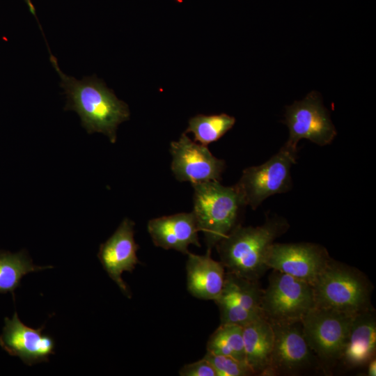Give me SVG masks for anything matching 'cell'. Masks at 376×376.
I'll return each instance as SVG.
<instances>
[{
	"instance_id": "obj_1",
	"label": "cell",
	"mask_w": 376,
	"mask_h": 376,
	"mask_svg": "<svg viewBox=\"0 0 376 376\" xmlns=\"http://www.w3.org/2000/svg\"><path fill=\"white\" fill-rule=\"evenodd\" d=\"M49 52L51 63L61 79L60 86L67 97L64 109L77 112L81 126L88 134L100 132L112 143H116L118 126L130 118L127 104L95 75L78 80L65 75L49 49Z\"/></svg>"
},
{
	"instance_id": "obj_2",
	"label": "cell",
	"mask_w": 376,
	"mask_h": 376,
	"mask_svg": "<svg viewBox=\"0 0 376 376\" xmlns=\"http://www.w3.org/2000/svg\"><path fill=\"white\" fill-rule=\"evenodd\" d=\"M288 228V221L278 216L259 226L237 225L216 246L221 263L228 272L258 281L268 269L265 258L269 246Z\"/></svg>"
},
{
	"instance_id": "obj_3",
	"label": "cell",
	"mask_w": 376,
	"mask_h": 376,
	"mask_svg": "<svg viewBox=\"0 0 376 376\" xmlns=\"http://www.w3.org/2000/svg\"><path fill=\"white\" fill-rule=\"evenodd\" d=\"M192 187V212L207 249L212 250L239 225L238 220L246 204L236 185L226 187L219 181H208Z\"/></svg>"
},
{
	"instance_id": "obj_4",
	"label": "cell",
	"mask_w": 376,
	"mask_h": 376,
	"mask_svg": "<svg viewBox=\"0 0 376 376\" xmlns=\"http://www.w3.org/2000/svg\"><path fill=\"white\" fill-rule=\"evenodd\" d=\"M315 306L355 315L373 310L372 287L357 269L330 260L312 285Z\"/></svg>"
},
{
	"instance_id": "obj_5",
	"label": "cell",
	"mask_w": 376,
	"mask_h": 376,
	"mask_svg": "<svg viewBox=\"0 0 376 376\" xmlns=\"http://www.w3.org/2000/svg\"><path fill=\"white\" fill-rule=\"evenodd\" d=\"M297 148L286 143L267 162L245 169L235 185L246 205L256 209L268 197L288 191L292 185L291 168Z\"/></svg>"
},
{
	"instance_id": "obj_6",
	"label": "cell",
	"mask_w": 376,
	"mask_h": 376,
	"mask_svg": "<svg viewBox=\"0 0 376 376\" xmlns=\"http://www.w3.org/2000/svg\"><path fill=\"white\" fill-rule=\"evenodd\" d=\"M315 306L313 286L286 274L274 270L263 290L261 310L271 322H301Z\"/></svg>"
},
{
	"instance_id": "obj_7",
	"label": "cell",
	"mask_w": 376,
	"mask_h": 376,
	"mask_svg": "<svg viewBox=\"0 0 376 376\" xmlns=\"http://www.w3.org/2000/svg\"><path fill=\"white\" fill-rule=\"evenodd\" d=\"M355 315L314 306L302 318L304 336L322 363L331 364L340 359Z\"/></svg>"
},
{
	"instance_id": "obj_8",
	"label": "cell",
	"mask_w": 376,
	"mask_h": 376,
	"mask_svg": "<svg viewBox=\"0 0 376 376\" xmlns=\"http://www.w3.org/2000/svg\"><path fill=\"white\" fill-rule=\"evenodd\" d=\"M283 123L289 130L286 144L297 148L301 139H308L319 146L330 144L336 135L327 109L319 94L311 92L301 101L286 107Z\"/></svg>"
},
{
	"instance_id": "obj_9",
	"label": "cell",
	"mask_w": 376,
	"mask_h": 376,
	"mask_svg": "<svg viewBox=\"0 0 376 376\" xmlns=\"http://www.w3.org/2000/svg\"><path fill=\"white\" fill-rule=\"evenodd\" d=\"M331 258L321 245L313 243H272L265 264L271 268L313 285Z\"/></svg>"
},
{
	"instance_id": "obj_10",
	"label": "cell",
	"mask_w": 376,
	"mask_h": 376,
	"mask_svg": "<svg viewBox=\"0 0 376 376\" xmlns=\"http://www.w3.org/2000/svg\"><path fill=\"white\" fill-rule=\"evenodd\" d=\"M171 170L175 178L191 185L219 181L226 164L214 157L207 146L196 143L186 133L171 143Z\"/></svg>"
},
{
	"instance_id": "obj_11",
	"label": "cell",
	"mask_w": 376,
	"mask_h": 376,
	"mask_svg": "<svg viewBox=\"0 0 376 376\" xmlns=\"http://www.w3.org/2000/svg\"><path fill=\"white\" fill-rule=\"evenodd\" d=\"M263 290L258 281L226 273L222 291L214 301L220 311L221 324L242 327L263 316L261 310Z\"/></svg>"
},
{
	"instance_id": "obj_12",
	"label": "cell",
	"mask_w": 376,
	"mask_h": 376,
	"mask_svg": "<svg viewBox=\"0 0 376 376\" xmlns=\"http://www.w3.org/2000/svg\"><path fill=\"white\" fill-rule=\"evenodd\" d=\"M24 324L15 312L12 318H5L0 335V346L8 354L19 357L27 366L48 362L55 354L56 343L49 335Z\"/></svg>"
},
{
	"instance_id": "obj_13",
	"label": "cell",
	"mask_w": 376,
	"mask_h": 376,
	"mask_svg": "<svg viewBox=\"0 0 376 376\" xmlns=\"http://www.w3.org/2000/svg\"><path fill=\"white\" fill-rule=\"evenodd\" d=\"M297 323L271 322L274 345L267 375H296L314 361L301 326H297Z\"/></svg>"
},
{
	"instance_id": "obj_14",
	"label": "cell",
	"mask_w": 376,
	"mask_h": 376,
	"mask_svg": "<svg viewBox=\"0 0 376 376\" xmlns=\"http://www.w3.org/2000/svg\"><path fill=\"white\" fill-rule=\"evenodd\" d=\"M134 235V222L125 218L113 235L100 244L97 253L103 269L128 298L131 293L122 274L124 272H132L140 263L136 255L139 245Z\"/></svg>"
},
{
	"instance_id": "obj_15",
	"label": "cell",
	"mask_w": 376,
	"mask_h": 376,
	"mask_svg": "<svg viewBox=\"0 0 376 376\" xmlns=\"http://www.w3.org/2000/svg\"><path fill=\"white\" fill-rule=\"evenodd\" d=\"M148 230L154 244L164 249H173L187 255L190 244L201 246L199 230L193 212L152 219L148 223Z\"/></svg>"
},
{
	"instance_id": "obj_16",
	"label": "cell",
	"mask_w": 376,
	"mask_h": 376,
	"mask_svg": "<svg viewBox=\"0 0 376 376\" xmlns=\"http://www.w3.org/2000/svg\"><path fill=\"white\" fill-rule=\"evenodd\" d=\"M186 264L187 285L194 297L214 301L220 295L225 280V267L212 258L211 250L204 255L189 253Z\"/></svg>"
},
{
	"instance_id": "obj_17",
	"label": "cell",
	"mask_w": 376,
	"mask_h": 376,
	"mask_svg": "<svg viewBox=\"0 0 376 376\" xmlns=\"http://www.w3.org/2000/svg\"><path fill=\"white\" fill-rule=\"evenodd\" d=\"M375 350L376 321L373 310L357 314L339 360L350 368L361 366L373 358Z\"/></svg>"
},
{
	"instance_id": "obj_18",
	"label": "cell",
	"mask_w": 376,
	"mask_h": 376,
	"mask_svg": "<svg viewBox=\"0 0 376 376\" xmlns=\"http://www.w3.org/2000/svg\"><path fill=\"white\" fill-rule=\"evenodd\" d=\"M245 361L254 375H267L274 345L271 322L260 316L242 326Z\"/></svg>"
},
{
	"instance_id": "obj_19",
	"label": "cell",
	"mask_w": 376,
	"mask_h": 376,
	"mask_svg": "<svg viewBox=\"0 0 376 376\" xmlns=\"http://www.w3.org/2000/svg\"><path fill=\"white\" fill-rule=\"evenodd\" d=\"M49 268L53 266L34 265L26 250L15 253L0 251V293L10 292L14 296L25 275Z\"/></svg>"
},
{
	"instance_id": "obj_20",
	"label": "cell",
	"mask_w": 376,
	"mask_h": 376,
	"mask_svg": "<svg viewBox=\"0 0 376 376\" xmlns=\"http://www.w3.org/2000/svg\"><path fill=\"white\" fill-rule=\"evenodd\" d=\"M235 123V118L226 113L198 114L191 118L185 133H192L196 141L207 146L222 137Z\"/></svg>"
},
{
	"instance_id": "obj_21",
	"label": "cell",
	"mask_w": 376,
	"mask_h": 376,
	"mask_svg": "<svg viewBox=\"0 0 376 376\" xmlns=\"http://www.w3.org/2000/svg\"><path fill=\"white\" fill-rule=\"evenodd\" d=\"M207 352L245 361L242 327L221 324L207 343Z\"/></svg>"
},
{
	"instance_id": "obj_22",
	"label": "cell",
	"mask_w": 376,
	"mask_h": 376,
	"mask_svg": "<svg viewBox=\"0 0 376 376\" xmlns=\"http://www.w3.org/2000/svg\"><path fill=\"white\" fill-rule=\"evenodd\" d=\"M214 368L217 376H247L254 375L244 361L230 357L206 352L203 357Z\"/></svg>"
},
{
	"instance_id": "obj_23",
	"label": "cell",
	"mask_w": 376,
	"mask_h": 376,
	"mask_svg": "<svg viewBox=\"0 0 376 376\" xmlns=\"http://www.w3.org/2000/svg\"><path fill=\"white\" fill-rule=\"evenodd\" d=\"M181 376H217L212 366L204 358L183 366L180 371Z\"/></svg>"
},
{
	"instance_id": "obj_24",
	"label": "cell",
	"mask_w": 376,
	"mask_h": 376,
	"mask_svg": "<svg viewBox=\"0 0 376 376\" xmlns=\"http://www.w3.org/2000/svg\"><path fill=\"white\" fill-rule=\"evenodd\" d=\"M367 374L368 376L376 375V360L373 358L368 363Z\"/></svg>"
},
{
	"instance_id": "obj_25",
	"label": "cell",
	"mask_w": 376,
	"mask_h": 376,
	"mask_svg": "<svg viewBox=\"0 0 376 376\" xmlns=\"http://www.w3.org/2000/svg\"><path fill=\"white\" fill-rule=\"evenodd\" d=\"M24 1L26 3L31 13L36 17V9H35V7H34V6H33V4L32 3V1L31 0H24Z\"/></svg>"
}]
</instances>
